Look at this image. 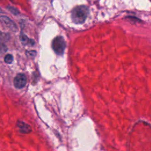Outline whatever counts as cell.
Returning <instances> with one entry per match:
<instances>
[{"label":"cell","instance_id":"obj_3","mask_svg":"<svg viewBox=\"0 0 151 151\" xmlns=\"http://www.w3.org/2000/svg\"><path fill=\"white\" fill-rule=\"evenodd\" d=\"M0 22L4 28L11 31H16L17 30L15 23L6 16H1Z\"/></svg>","mask_w":151,"mask_h":151},{"label":"cell","instance_id":"obj_9","mask_svg":"<svg viewBox=\"0 0 151 151\" xmlns=\"http://www.w3.org/2000/svg\"><path fill=\"white\" fill-rule=\"evenodd\" d=\"M0 51H3V52L6 51V47L2 43H0Z\"/></svg>","mask_w":151,"mask_h":151},{"label":"cell","instance_id":"obj_5","mask_svg":"<svg viewBox=\"0 0 151 151\" xmlns=\"http://www.w3.org/2000/svg\"><path fill=\"white\" fill-rule=\"evenodd\" d=\"M17 126L21 133H27L31 132V130L30 126L23 122H18Z\"/></svg>","mask_w":151,"mask_h":151},{"label":"cell","instance_id":"obj_4","mask_svg":"<svg viewBox=\"0 0 151 151\" xmlns=\"http://www.w3.org/2000/svg\"><path fill=\"white\" fill-rule=\"evenodd\" d=\"M26 83L27 77L24 74L20 73L17 74L14 80V84L17 88H22L24 87Z\"/></svg>","mask_w":151,"mask_h":151},{"label":"cell","instance_id":"obj_8","mask_svg":"<svg viewBox=\"0 0 151 151\" xmlns=\"http://www.w3.org/2000/svg\"><path fill=\"white\" fill-rule=\"evenodd\" d=\"M8 9L11 13H12L14 15H17L18 14V11H17V9H15V8H14L13 6H9V7H8Z\"/></svg>","mask_w":151,"mask_h":151},{"label":"cell","instance_id":"obj_6","mask_svg":"<svg viewBox=\"0 0 151 151\" xmlns=\"http://www.w3.org/2000/svg\"><path fill=\"white\" fill-rule=\"evenodd\" d=\"M20 40L21 41V42L24 44H30L31 45H33L34 42L32 40H29L25 35L21 34L20 35Z\"/></svg>","mask_w":151,"mask_h":151},{"label":"cell","instance_id":"obj_10","mask_svg":"<svg viewBox=\"0 0 151 151\" xmlns=\"http://www.w3.org/2000/svg\"><path fill=\"white\" fill-rule=\"evenodd\" d=\"M5 34L0 31V43H2V41L5 40Z\"/></svg>","mask_w":151,"mask_h":151},{"label":"cell","instance_id":"obj_2","mask_svg":"<svg viewBox=\"0 0 151 151\" xmlns=\"http://www.w3.org/2000/svg\"><path fill=\"white\" fill-rule=\"evenodd\" d=\"M65 46L66 44L64 39L61 36L57 37L52 41V49L58 55H61L63 54L64 50L65 48Z\"/></svg>","mask_w":151,"mask_h":151},{"label":"cell","instance_id":"obj_7","mask_svg":"<svg viewBox=\"0 0 151 151\" xmlns=\"http://www.w3.org/2000/svg\"><path fill=\"white\" fill-rule=\"evenodd\" d=\"M4 61L7 64H11L13 61V57L11 54H7L5 55L4 58Z\"/></svg>","mask_w":151,"mask_h":151},{"label":"cell","instance_id":"obj_1","mask_svg":"<svg viewBox=\"0 0 151 151\" xmlns=\"http://www.w3.org/2000/svg\"><path fill=\"white\" fill-rule=\"evenodd\" d=\"M88 9L84 5L76 7L71 12V18L76 24H82L87 18L88 14Z\"/></svg>","mask_w":151,"mask_h":151}]
</instances>
